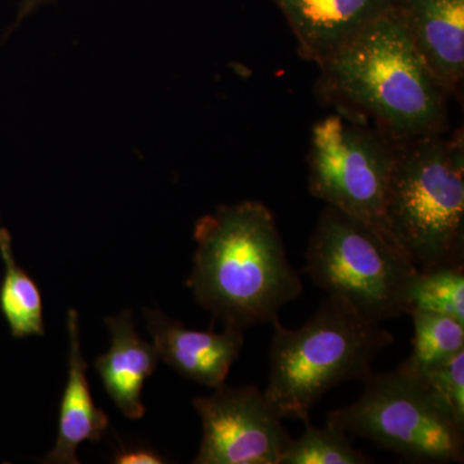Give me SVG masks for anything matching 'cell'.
Returning <instances> with one entry per match:
<instances>
[{
    "instance_id": "cell-1",
    "label": "cell",
    "mask_w": 464,
    "mask_h": 464,
    "mask_svg": "<svg viewBox=\"0 0 464 464\" xmlns=\"http://www.w3.org/2000/svg\"><path fill=\"white\" fill-rule=\"evenodd\" d=\"M197 250L186 285L225 326L273 323L302 292L271 210L259 201L222 206L195 225Z\"/></svg>"
},
{
    "instance_id": "cell-2",
    "label": "cell",
    "mask_w": 464,
    "mask_h": 464,
    "mask_svg": "<svg viewBox=\"0 0 464 464\" xmlns=\"http://www.w3.org/2000/svg\"><path fill=\"white\" fill-rule=\"evenodd\" d=\"M320 69L326 96L372 116L393 141L440 134L447 128L449 94L392 7Z\"/></svg>"
},
{
    "instance_id": "cell-3",
    "label": "cell",
    "mask_w": 464,
    "mask_h": 464,
    "mask_svg": "<svg viewBox=\"0 0 464 464\" xmlns=\"http://www.w3.org/2000/svg\"><path fill=\"white\" fill-rule=\"evenodd\" d=\"M270 374L266 399L282 418L308 422L311 409L348 381H364L393 335L350 306L328 295L299 329L273 323Z\"/></svg>"
},
{
    "instance_id": "cell-4",
    "label": "cell",
    "mask_w": 464,
    "mask_h": 464,
    "mask_svg": "<svg viewBox=\"0 0 464 464\" xmlns=\"http://www.w3.org/2000/svg\"><path fill=\"white\" fill-rule=\"evenodd\" d=\"M396 142L384 219L418 271L464 266L462 133Z\"/></svg>"
},
{
    "instance_id": "cell-5",
    "label": "cell",
    "mask_w": 464,
    "mask_h": 464,
    "mask_svg": "<svg viewBox=\"0 0 464 464\" xmlns=\"http://www.w3.org/2000/svg\"><path fill=\"white\" fill-rule=\"evenodd\" d=\"M304 273L372 322L406 315L418 268L389 234L326 206L311 235Z\"/></svg>"
},
{
    "instance_id": "cell-6",
    "label": "cell",
    "mask_w": 464,
    "mask_h": 464,
    "mask_svg": "<svg viewBox=\"0 0 464 464\" xmlns=\"http://www.w3.org/2000/svg\"><path fill=\"white\" fill-rule=\"evenodd\" d=\"M357 401L326 415V424L371 440L420 463L463 462L464 427L418 375L399 365L364 380Z\"/></svg>"
},
{
    "instance_id": "cell-7",
    "label": "cell",
    "mask_w": 464,
    "mask_h": 464,
    "mask_svg": "<svg viewBox=\"0 0 464 464\" xmlns=\"http://www.w3.org/2000/svg\"><path fill=\"white\" fill-rule=\"evenodd\" d=\"M395 158L396 142L391 137L344 108L314 124L308 190L326 206L389 234L384 210Z\"/></svg>"
},
{
    "instance_id": "cell-8",
    "label": "cell",
    "mask_w": 464,
    "mask_h": 464,
    "mask_svg": "<svg viewBox=\"0 0 464 464\" xmlns=\"http://www.w3.org/2000/svg\"><path fill=\"white\" fill-rule=\"evenodd\" d=\"M203 423L195 464H280L292 438L256 386L216 387L192 400Z\"/></svg>"
},
{
    "instance_id": "cell-9",
    "label": "cell",
    "mask_w": 464,
    "mask_h": 464,
    "mask_svg": "<svg viewBox=\"0 0 464 464\" xmlns=\"http://www.w3.org/2000/svg\"><path fill=\"white\" fill-rule=\"evenodd\" d=\"M146 326L159 357L188 380L204 386L225 383L244 344V331L225 326L224 332L192 331L161 311L145 308Z\"/></svg>"
},
{
    "instance_id": "cell-10",
    "label": "cell",
    "mask_w": 464,
    "mask_h": 464,
    "mask_svg": "<svg viewBox=\"0 0 464 464\" xmlns=\"http://www.w3.org/2000/svg\"><path fill=\"white\" fill-rule=\"evenodd\" d=\"M391 7L450 96L464 74V0H392Z\"/></svg>"
},
{
    "instance_id": "cell-11",
    "label": "cell",
    "mask_w": 464,
    "mask_h": 464,
    "mask_svg": "<svg viewBox=\"0 0 464 464\" xmlns=\"http://www.w3.org/2000/svg\"><path fill=\"white\" fill-rule=\"evenodd\" d=\"M298 41L302 57L322 65L366 25L389 11L392 0H271Z\"/></svg>"
},
{
    "instance_id": "cell-12",
    "label": "cell",
    "mask_w": 464,
    "mask_h": 464,
    "mask_svg": "<svg viewBox=\"0 0 464 464\" xmlns=\"http://www.w3.org/2000/svg\"><path fill=\"white\" fill-rule=\"evenodd\" d=\"M105 323L111 335V346L108 353L97 357L94 369L119 411L130 420H140L146 411L142 402L143 384L158 368L160 357L154 344L140 337L130 310L106 317Z\"/></svg>"
},
{
    "instance_id": "cell-13",
    "label": "cell",
    "mask_w": 464,
    "mask_h": 464,
    "mask_svg": "<svg viewBox=\"0 0 464 464\" xmlns=\"http://www.w3.org/2000/svg\"><path fill=\"white\" fill-rule=\"evenodd\" d=\"M69 334V373L58 414L56 444L43 462L50 464H79L76 450L84 441H100L109 427V417L94 404L88 383L87 369L81 350L79 314L67 311Z\"/></svg>"
},
{
    "instance_id": "cell-14",
    "label": "cell",
    "mask_w": 464,
    "mask_h": 464,
    "mask_svg": "<svg viewBox=\"0 0 464 464\" xmlns=\"http://www.w3.org/2000/svg\"><path fill=\"white\" fill-rule=\"evenodd\" d=\"M0 257L5 264V276L0 286V310L7 320L14 338L44 334L41 290L32 276L14 258L12 239L5 228H0Z\"/></svg>"
},
{
    "instance_id": "cell-15",
    "label": "cell",
    "mask_w": 464,
    "mask_h": 464,
    "mask_svg": "<svg viewBox=\"0 0 464 464\" xmlns=\"http://www.w3.org/2000/svg\"><path fill=\"white\" fill-rule=\"evenodd\" d=\"M408 315L414 324L413 351L401 365L409 371H423L464 350V324L429 311L411 310Z\"/></svg>"
},
{
    "instance_id": "cell-16",
    "label": "cell",
    "mask_w": 464,
    "mask_h": 464,
    "mask_svg": "<svg viewBox=\"0 0 464 464\" xmlns=\"http://www.w3.org/2000/svg\"><path fill=\"white\" fill-rule=\"evenodd\" d=\"M422 310L464 324V266L418 271L408 295L409 311Z\"/></svg>"
},
{
    "instance_id": "cell-17",
    "label": "cell",
    "mask_w": 464,
    "mask_h": 464,
    "mask_svg": "<svg viewBox=\"0 0 464 464\" xmlns=\"http://www.w3.org/2000/svg\"><path fill=\"white\" fill-rule=\"evenodd\" d=\"M306 430L293 439L280 464H369L372 457L353 447L346 432L329 426L324 429L304 423Z\"/></svg>"
},
{
    "instance_id": "cell-18",
    "label": "cell",
    "mask_w": 464,
    "mask_h": 464,
    "mask_svg": "<svg viewBox=\"0 0 464 464\" xmlns=\"http://www.w3.org/2000/svg\"><path fill=\"white\" fill-rule=\"evenodd\" d=\"M409 372L418 375L457 422L464 427V350L440 364L423 371Z\"/></svg>"
},
{
    "instance_id": "cell-19",
    "label": "cell",
    "mask_w": 464,
    "mask_h": 464,
    "mask_svg": "<svg viewBox=\"0 0 464 464\" xmlns=\"http://www.w3.org/2000/svg\"><path fill=\"white\" fill-rule=\"evenodd\" d=\"M112 463L116 464H163L164 458L154 449L145 447L121 448L116 451Z\"/></svg>"
},
{
    "instance_id": "cell-20",
    "label": "cell",
    "mask_w": 464,
    "mask_h": 464,
    "mask_svg": "<svg viewBox=\"0 0 464 464\" xmlns=\"http://www.w3.org/2000/svg\"><path fill=\"white\" fill-rule=\"evenodd\" d=\"M53 2V0H21L20 8H18L16 21L12 29H14L24 20L35 12L36 9L42 7V5H48V3Z\"/></svg>"
}]
</instances>
